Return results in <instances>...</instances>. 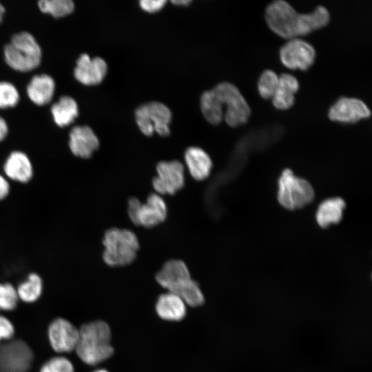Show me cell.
Wrapping results in <instances>:
<instances>
[{
  "mask_svg": "<svg viewBox=\"0 0 372 372\" xmlns=\"http://www.w3.org/2000/svg\"><path fill=\"white\" fill-rule=\"evenodd\" d=\"M200 108L205 118L211 125L223 119L230 127L246 123L251 116V108L239 90L232 83L222 82L200 97Z\"/></svg>",
  "mask_w": 372,
  "mask_h": 372,
  "instance_id": "1",
  "label": "cell"
},
{
  "mask_svg": "<svg viewBox=\"0 0 372 372\" xmlns=\"http://www.w3.org/2000/svg\"><path fill=\"white\" fill-rule=\"evenodd\" d=\"M329 19L328 10L322 6H318L312 12L301 14L282 0L273 1L265 11L269 28L278 36L289 40L324 28Z\"/></svg>",
  "mask_w": 372,
  "mask_h": 372,
  "instance_id": "2",
  "label": "cell"
},
{
  "mask_svg": "<svg viewBox=\"0 0 372 372\" xmlns=\"http://www.w3.org/2000/svg\"><path fill=\"white\" fill-rule=\"evenodd\" d=\"M156 279L168 292L176 294L189 306L198 307L204 302L198 283L191 278L189 269L183 260L167 261L157 273Z\"/></svg>",
  "mask_w": 372,
  "mask_h": 372,
  "instance_id": "3",
  "label": "cell"
},
{
  "mask_svg": "<svg viewBox=\"0 0 372 372\" xmlns=\"http://www.w3.org/2000/svg\"><path fill=\"white\" fill-rule=\"evenodd\" d=\"M110 339L108 324L101 320L93 321L79 329V339L74 350L84 363L96 365L112 355L114 349Z\"/></svg>",
  "mask_w": 372,
  "mask_h": 372,
  "instance_id": "4",
  "label": "cell"
},
{
  "mask_svg": "<svg viewBox=\"0 0 372 372\" xmlns=\"http://www.w3.org/2000/svg\"><path fill=\"white\" fill-rule=\"evenodd\" d=\"M6 64L17 72H27L36 69L42 59L41 48L28 32H20L12 36L3 48Z\"/></svg>",
  "mask_w": 372,
  "mask_h": 372,
  "instance_id": "5",
  "label": "cell"
},
{
  "mask_svg": "<svg viewBox=\"0 0 372 372\" xmlns=\"http://www.w3.org/2000/svg\"><path fill=\"white\" fill-rule=\"evenodd\" d=\"M104 247L102 258L110 267L130 265L136 258L139 249L136 235L127 229L110 228L102 240Z\"/></svg>",
  "mask_w": 372,
  "mask_h": 372,
  "instance_id": "6",
  "label": "cell"
},
{
  "mask_svg": "<svg viewBox=\"0 0 372 372\" xmlns=\"http://www.w3.org/2000/svg\"><path fill=\"white\" fill-rule=\"evenodd\" d=\"M277 198L285 209L302 208L314 199V190L307 180L293 174L290 169H284L278 180Z\"/></svg>",
  "mask_w": 372,
  "mask_h": 372,
  "instance_id": "7",
  "label": "cell"
},
{
  "mask_svg": "<svg viewBox=\"0 0 372 372\" xmlns=\"http://www.w3.org/2000/svg\"><path fill=\"white\" fill-rule=\"evenodd\" d=\"M127 213L134 224L145 227H152L165 220L167 207L161 195L152 193L147 196L143 203L137 198H130L127 203Z\"/></svg>",
  "mask_w": 372,
  "mask_h": 372,
  "instance_id": "8",
  "label": "cell"
},
{
  "mask_svg": "<svg viewBox=\"0 0 372 372\" xmlns=\"http://www.w3.org/2000/svg\"><path fill=\"white\" fill-rule=\"evenodd\" d=\"M135 118L138 128L146 136L156 132L166 136L170 133L172 112L161 102L151 101L141 105L135 110Z\"/></svg>",
  "mask_w": 372,
  "mask_h": 372,
  "instance_id": "9",
  "label": "cell"
},
{
  "mask_svg": "<svg viewBox=\"0 0 372 372\" xmlns=\"http://www.w3.org/2000/svg\"><path fill=\"white\" fill-rule=\"evenodd\" d=\"M33 360L30 347L21 340L0 344V372H27Z\"/></svg>",
  "mask_w": 372,
  "mask_h": 372,
  "instance_id": "10",
  "label": "cell"
},
{
  "mask_svg": "<svg viewBox=\"0 0 372 372\" xmlns=\"http://www.w3.org/2000/svg\"><path fill=\"white\" fill-rule=\"evenodd\" d=\"M156 173L152 180L156 194L173 195L184 187L185 169L180 161H161L156 165Z\"/></svg>",
  "mask_w": 372,
  "mask_h": 372,
  "instance_id": "11",
  "label": "cell"
},
{
  "mask_svg": "<svg viewBox=\"0 0 372 372\" xmlns=\"http://www.w3.org/2000/svg\"><path fill=\"white\" fill-rule=\"evenodd\" d=\"M282 63L291 70H307L313 64L316 56L314 48L300 39H290L280 50Z\"/></svg>",
  "mask_w": 372,
  "mask_h": 372,
  "instance_id": "12",
  "label": "cell"
},
{
  "mask_svg": "<svg viewBox=\"0 0 372 372\" xmlns=\"http://www.w3.org/2000/svg\"><path fill=\"white\" fill-rule=\"evenodd\" d=\"M1 173L11 183H29L34 176L33 163L30 156L19 149L11 151L5 158Z\"/></svg>",
  "mask_w": 372,
  "mask_h": 372,
  "instance_id": "13",
  "label": "cell"
},
{
  "mask_svg": "<svg viewBox=\"0 0 372 372\" xmlns=\"http://www.w3.org/2000/svg\"><path fill=\"white\" fill-rule=\"evenodd\" d=\"M328 116L333 121L355 123L370 117L371 111L366 104L355 98H340L329 108Z\"/></svg>",
  "mask_w": 372,
  "mask_h": 372,
  "instance_id": "14",
  "label": "cell"
},
{
  "mask_svg": "<svg viewBox=\"0 0 372 372\" xmlns=\"http://www.w3.org/2000/svg\"><path fill=\"white\" fill-rule=\"evenodd\" d=\"M70 152L75 158L87 160L99 149L100 142L93 130L87 125L73 127L68 138Z\"/></svg>",
  "mask_w": 372,
  "mask_h": 372,
  "instance_id": "15",
  "label": "cell"
},
{
  "mask_svg": "<svg viewBox=\"0 0 372 372\" xmlns=\"http://www.w3.org/2000/svg\"><path fill=\"white\" fill-rule=\"evenodd\" d=\"M48 338L52 349L58 353H68L75 349L79 329L68 320L58 318L48 327Z\"/></svg>",
  "mask_w": 372,
  "mask_h": 372,
  "instance_id": "16",
  "label": "cell"
},
{
  "mask_svg": "<svg viewBox=\"0 0 372 372\" xmlns=\"http://www.w3.org/2000/svg\"><path fill=\"white\" fill-rule=\"evenodd\" d=\"M107 72V65L101 57L91 58L81 54L76 61L74 76L76 81L85 85H95L102 82Z\"/></svg>",
  "mask_w": 372,
  "mask_h": 372,
  "instance_id": "17",
  "label": "cell"
},
{
  "mask_svg": "<svg viewBox=\"0 0 372 372\" xmlns=\"http://www.w3.org/2000/svg\"><path fill=\"white\" fill-rule=\"evenodd\" d=\"M185 165L191 176L196 180L207 178L212 168L209 154L198 147H188L184 154Z\"/></svg>",
  "mask_w": 372,
  "mask_h": 372,
  "instance_id": "18",
  "label": "cell"
},
{
  "mask_svg": "<svg viewBox=\"0 0 372 372\" xmlns=\"http://www.w3.org/2000/svg\"><path fill=\"white\" fill-rule=\"evenodd\" d=\"M55 91V82L47 74L34 76L26 87L29 99L35 105L42 106L50 103Z\"/></svg>",
  "mask_w": 372,
  "mask_h": 372,
  "instance_id": "19",
  "label": "cell"
},
{
  "mask_svg": "<svg viewBox=\"0 0 372 372\" xmlns=\"http://www.w3.org/2000/svg\"><path fill=\"white\" fill-rule=\"evenodd\" d=\"M299 89L297 79L287 73L279 76L276 91L272 98L273 106L280 110L289 109L295 102V94Z\"/></svg>",
  "mask_w": 372,
  "mask_h": 372,
  "instance_id": "20",
  "label": "cell"
},
{
  "mask_svg": "<svg viewBox=\"0 0 372 372\" xmlns=\"http://www.w3.org/2000/svg\"><path fill=\"white\" fill-rule=\"evenodd\" d=\"M156 311L158 316L163 320L179 321L185 316V303L176 294L168 292L158 297Z\"/></svg>",
  "mask_w": 372,
  "mask_h": 372,
  "instance_id": "21",
  "label": "cell"
},
{
  "mask_svg": "<svg viewBox=\"0 0 372 372\" xmlns=\"http://www.w3.org/2000/svg\"><path fill=\"white\" fill-rule=\"evenodd\" d=\"M344 208L345 202L341 198L334 197L323 200L318 207L316 214L318 225L325 228L338 223L342 218Z\"/></svg>",
  "mask_w": 372,
  "mask_h": 372,
  "instance_id": "22",
  "label": "cell"
},
{
  "mask_svg": "<svg viewBox=\"0 0 372 372\" xmlns=\"http://www.w3.org/2000/svg\"><path fill=\"white\" fill-rule=\"evenodd\" d=\"M50 112L56 125L64 127L74 122L79 115L76 100L70 96H63L52 104Z\"/></svg>",
  "mask_w": 372,
  "mask_h": 372,
  "instance_id": "23",
  "label": "cell"
},
{
  "mask_svg": "<svg viewBox=\"0 0 372 372\" xmlns=\"http://www.w3.org/2000/svg\"><path fill=\"white\" fill-rule=\"evenodd\" d=\"M43 281L40 274L31 271L16 288L19 298L25 302L37 301L42 294Z\"/></svg>",
  "mask_w": 372,
  "mask_h": 372,
  "instance_id": "24",
  "label": "cell"
},
{
  "mask_svg": "<svg viewBox=\"0 0 372 372\" xmlns=\"http://www.w3.org/2000/svg\"><path fill=\"white\" fill-rule=\"evenodd\" d=\"M41 12L54 18H63L73 12L75 6L72 0H41L38 1Z\"/></svg>",
  "mask_w": 372,
  "mask_h": 372,
  "instance_id": "25",
  "label": "cell"
},
{
  "mask_svg": "<svg viewBox=\"0 0 372 372\" xmlns=\"http://www.w3.org/2000/svg\"><path fill=\"white\" fill-rule=\"evenodd\" d=\"M279 76L271 70H266L261 74L258 90L262 98L266 100L272 99L278 87Z\"/></svg>",
  "mask_w": 372,
  "mask_h": 372,
  "instance_id": "26",
  "label": "cell"
},
{
  "mask_svg": "<svg viewBox=\"0 0 372 372\" xmlns=\"http://www.w3.org/2000/svg\"><path fill=\"white\" fill-rule=\"evenodd\" d=\"M20 100L17 87L10 82L0 81V108L6 109L16 106Z\"/></svg>",
  "mask_w": 372,
  "mask_h": 372,
  "instance_id": "27",
  "label": "cell"
},
{
  "mask_svg": "<svg viewBox=\"0 0 372 372\" xmlns=\"http://www.w3.org/2000/svg\"><path fill=\"white\" fill-rule=\"evenodd\" d=\"M16 287L8 282H0V310H13L18 302Z\"/></svg>",
  "mask_w": 372,
  "mask_h": 372,
  "instance_id": "28",
  "label": "cell"
},
{
  "mask_svg": "<svg viewBox=\"0 0 372 372\" xmlns=\"http://www.w3.org/2000/svg\"><path fill=\"white\" fill-rule=\"evenodd\" d=\"M40 372H74V366L67 358L54 357L44 363Z\"/></svg>",
  "mask_w": 372,
  "mask_h": 372,
  "instance_id": "29",
  "label": "cell"
},
{
  "mask_svg": "<svg viewBox=\"0 0 372 372\" xmlns=\"http://www.w3.org/2000/svg\"><path fill=\"white\" fill-rule=\"evenodd\" d=\"M14 333L11 322L4 316H0V344L2 340H10Z\"/></svg>",
  "mask_w": 372,
  "mask_h": 372,
  "instance_id": "30",
  "label": "cell"
},
{
  "mask_svg": "<svg viewBox=\"0 0 372 372\" xmlns=\"http://www.w3.org/2000/svg\"><path fill=\"white\" fill-rule=\"evenodd\" d=\"M166 3L165 0H141L139 5L143 10L154 12L162 9Z\"/></svg>",
  "mask_w": 372,
  "mask_h": 372,
  "instance_id": "31",
  "label": "cell"
},
{
  "mask_svg": "<svg viewBox=\"0 0 372 372\" xmlns=\"http://www.w3.org/2000/svg\"><path fill=\"white\" fill-rule=\"evenodd\" d=\"M11 191V183L0 172V202L6 200Z\"/></svg>",
  "mask_w": 372,
  "mask_h": 372,
  "instance_id": "32",
  "label": "cell"
},
{
  "mask_svg": "<svg viewBox=\"0 0 372 372\" xmlns=\"http://www.w3.org/2000/svg\"><path fill=\"white\" fill-rule=\"evenodd\" d=\"M8 125L6 120L0 116V143L3 142L8 134Z\"/></svg>",
  "mask_w": 372,
  "mask_h": 372,
  "instance_id": "33",
  "label": "cell"
},
{
  "mask_svg": "<svg viewBox=\"0 0 372 372\" xmlns=\"http://www.w3.org/2000/svg\"><path fill=\"white\" fill-rule=\"evenodd\" d=\"M172 2L176 5H180V6H187L189 3H191V1L189 0H175L172 1Z\"/></svg>",
  "mask_w": 372,
  "mask_h": 372,
  "instance_id": "34",
  "label": "cell"
},
{
  "mask_svg": "<svg viewBox=\"0 0 372 372\" xmlns=\"http://www.w3.org/2000/svg\"><path fill=\"white\" fill-rule=\"evenodd\" d=\"M5 12L6 9L4 6L0 3V23L3 21Z\"/></svg>",
  "mask_w": 372,
  "mask_h": 372,
  "instance_id": "35",
  "label": "cell"
},
{
  "mask_svg": "<svg viewBox=\"0 0 372 372\" xmlns=\"http://www.w3.org/2000/svg\"><path fill=\"white\" fill-rule=\"evenodd\" d=\"M94 372H107V371H106L105 369H98Z\"/></svg>",
  "mask_w": 372,
  "mask_h": 372,
  "instance_id": "36",
  "label": "cell"
}]
</instances>
